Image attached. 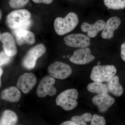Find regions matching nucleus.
<instances>
[{
	"label": "nucleus",
	"instance_id": "f257e3e1",
	"mask_svg": "<svg viewBox=\"0 0 125 125\" xmlns=\"http://www.w3.org/2000/svg\"><path fill=\"white\" fill-rule=\"evenodd\" d=\"M78 23L77 14L74 12H70L64 18H56L54 22V29L57 34L62 36L73 30Z\"/></svg>",
	"mask_w": 125,
	"mask_h": 125
},
{
	"label": "nucleus",
	"instance_id": "f03ea898",
	"mask_svg": "<svg viewBox=\"0 0 125 125\" xmlns=\"http://www.w3.org/2000/svg\"><path fill=\"white\" fill-rule=\"evenodd\" d=\"M78 91L75 89L66 90L57 97L56 104L65 111H71L78 105Z\"/></svg>",
	"mask_w": 125,
	"mask_h": 125
},
{
	"label": "nucleus",
	"instance_id": "7ed1b4c3",
	"mask_svg": "<svg viewBox=\"0 0 125 125\" xmlns=\"http://www.w3.org/2000/svg\"><path fill=\"white\" fill-rule=\"evenodd\" d=\"M116 73V68L113 65H98L92 69L90 79L94 82L108 83Z\"/></svg>",
	"mask_w": 125,
	"mask_h": 125
},
{
	"label": "nucleus",
	"instance_id": "20e7f679",
	"mask_svg": "<svg viewBox=\"0 0 125 125\" xmlns=\"http://www.w3.org/2000/svg\"><path fill=\"white\" fill-rule=\"evenodd\" d=\"M46 47L42 44H39L32 48L24 57L21 64L25 69L31 70L36 66L37 60L46 52Z\"/></svg>",
	"mask_w": 125,
	"mask_h": 125
},
{
	"label": "nucleus",
	"instance_id": "39448f33",
	"mask_svg": "<svg viewBox=\"0 0 125 125\" xmlns=\"http://www.w3.org/2000/svg\"><path fill=\"white\" fill-rule=\"evenodd\" d=\"M31 14L26 10H20L11 11L7 15L6 23L12 30L18 28L30 20Z\"/></svg>",
	"mask_w": 125,
	"mask_h": 125
},
{
	"label": "nucleus",
	"instance_id": "423d86ee",
	"mask_svg": "<svg viewBox=\"0 0 125 125\" xmlns=\"http://www.w3.org/2000/svg\"><path fill=\"white\" fill-rule=\"evenodd\" d=\"M55 80L51 76H45L41 80L37 89L36 94L40 98H43L47 95L54 96L56 93L57 90L54 87Z\"/></svg>",
	"mask_w": 125,
	"mask_h": 125
},
{
	"label": "nucleus",
	"instance_id": "0eeeda50",
	"mask_svg": "<svg viewBox=\"0 0 125 125\" xmlns=\"http://www.w3.org/2000/svg\"><path fill=\"white\" fill-rule=\"evenodd\" d=\"M48 71L50 76L54 78L64 80L71 74L72 70L69 65L60 62H56L49 66Z\"/></svg>",
	"mask_w": 125,
	"mask_h": 125
},
{
	"label": "nucleus",
	"instance_id": "6e6552de",
	"mask_svg": "<svg viewBox=\"0 0 125 125\" xmlns=\"http://www.w3.org/2000/svg\"><path fill=\"white\" fill-rule=\"evenodd\" d=\"M95 59L91 53V51L88 47L77 49L69 58L71 62L78 65H84L89 63Z\"/></svg>",
	"mask_w": 125,
	"mask_h": 125
},
{
	"label": "nucleus",
	"instance_id": "1a4fd4ad",
	"mask_svg": "<svg viewBox=\"0 0 125 125\" xmlns=\"http://www.w3.org/2000/svg\"><path fill=\"white\" fill-rule=\"evenodd\" d=\"M64 40L66 45L72 47H87L90 44L89 37L83 34H70L65 37Z\"/></svg>",
	"mask_w": 125,
	"mask_h": 125
},
{
	"label": "nucleus",
	"instance_id": "9d476101",
	"mask_svg": "<svg viewBox=\"0 0 125 125\" xmlns=\"http://www.w3.org/2000/svg\"><path fill=\"white\" fill-rule=\"evenodd\" d=\"M37 82V78L33 73H25L18 79L16 86L23 93L27 94L33 88Z\"/></svg>",
	"mask_w": 125,
	"mask_h": 125
},
{
	"label": "nucleus",
	"instance_id": "9b49d317",
	"mask_svg": "<svg viewBox=\"0 0 125 125\" xmlns=\"http://www.w3.org/2000/svg\"><path fill=\"white\" fill-rule=\"evenodd\" d=\"M92 102L97 106L99 111L103 113L106 112L114 104L115 99L108 94H103L94 97Z\"/></svg>",
	"mask_w": 125,
	"mask_h": 125
},
{
	"label": "nucleus",
	"instance_id": "f8f14e48",
	"mask_svg": "<svg viewBox=\"0 0 125 125\" xmlns=\"http://www.w3.org/2000/svg\"><path fill=\"white\" fill-rule=\"evenodd\" d=\"M0 40L4 51L7 55L12 57L16 55L17 49L15 41L10 33L5 32L1 34Z\"/></svg>",
	"mask_w": 125,
	"mask_h": 125
},
{
	"label": "nucleus",
	"instance_id": "ddd939ff",
	"mask_svg": "<svg viewBox=\"0 0 125 125\" xmlns=\"http://www.w3.org/2000/svg\"><path fill=\"white\" fill-rule=\"evenodd\" d=\"M121 23L120 19L117 16L112 17L105 23L101 36L104 39H110L113 37L114 31L118 29Z\"/></svg>",
	"mask_w": 125,
	"mask_h": 125
},
{
	"label": "nucleus",
	"instance_id": "4468645a",
	"mask_svg": "<svg viewBox=\"0 0 125 125\" xmlns=\"http://www.w3.org/2000/svg\"><path fill=\"white\" fill-rule=\"evenodd\" d=\"M105 22L103 20H99L93 24L87 22L83 23L81 26V29L83 32H87L89 37L94 38L99 31L103 30Z\"/></svg>",
	"mask_w": 125,
	"mask_h": 125
},
{
	"label": "nucleus",
	"instance_id": "2eb2a0df",
	"mask_svg": "<svg viewBox=\"0 0 125 125\" xmlns=\"http://www.w3.org/2000/svg\"><path fill=\"white\" fill-rule=\"evenodd\" d=\"M21 94L17 87H11L6 89L1 93V98L2 100L12 103H17L21 98Z\"/></svg>",
	"mask_w": 125,
	"mask_h": 125
},
{
	"label": "nucleus",
	"instance_id": "dca6fc26",
	"mask_svg": "<svg viewBox=\"0 0 125 125\" xmlns=\"http://www.w3.org/2000/svg\"><path fill=\"white\" fill-rule=\"evenodd\" d=\"M17 44L21 46L24 44H33L35 42V36L32 32L28 30H20L14 33Z\"/></svg>",
	"mask_w": 125,
	"mask_h": 125
},
{
	"label": "nucleus",
	"instance_id": "f3484780",
	"mask_svg": "<svg viewBox=\"0 0 125 125\" xmlns=\"http://www.w3.org/2000/svg\"><path fill=\"white\" fill-rule=\"evenodd\" d=\"M119 78L117 75H115L108 82L107 85L109 92L117 97H120L123 93L122 86L119 82Z\"/></svg>",
	"mask_w": 125,
	"mask_h": 125
},
{
	"label": "nucleus",
	"instance_id": "a211bd4d",
	"mask_svg": "<svg viewBox=\"0 0 125 125\" xmlns=\"http://www.w3.org/2000/svg\"><path fill=\"white\" fill-rule=\"evenodd\" d=\"M18 117L15 113L10 110H5L1 117L0 125H15L18 122Z\"/></svg>",
	"mask_w": 125,
	"mask_h": 125
},
{
	"label": "nucleus",
	"instance_id": "6ab92c4d",
	"mask_svg": "<svg viewBox=\"0 0 125 125\" xmlns=\"http://www.w3.org/2000/svg\"><path fill=\"white\" fill-rule=\"evenodd\" d=\"M87 89L90 93L97 94H108L109 92L107 84L101 82L90 83L87 86Z\"/></svg>",
	"mask_w": 125,
	"mask_h": 125
},
{
	"label": "nucleus",
	"instance_id": "aec40b11",
	"mask_svg": "<svg viewBox=\"0 0 125 125\" xmlns=\"http://www.w3.org/2000/svg\"><path fill=\"white\" fill-rule=\"evenodd\" d=\"M105 5L109 9L119 10L125 8V0H104Z\"/></svg>",
	"mask_w": 125,
	"mask_h": 125
},
{
	"label": "nucleus",
	"instance_id": "412c9836",
	"mask_svg": "<svg viewBox=\"0 0 125 125\" xmlns=\"http://www.w3.org/2000/svg\"><path fill=\"white\" fill-rule=\"evenodd\" d=\"M92 114L86 113L81 116L72 117L71 121L74 122L76 125H86L87 122L92 120Z\"/></svg>",
	"mask_w": 125,
	"mask_h": 125
},
{
	"label": "nucleus",
	"instance_id": "4be33fe9",
	"mask_svg": "<svg viewBox=\"0 0 125 125\" xmlns=\"http://www.w3.org/2000/svg\"><path fill=\"white\" fill-rule=\"evenodd\" d=\"M29 1V0H10L9 5L14 9H19L24 7Z\"/></svg>",
	"mask_w": 125,
	"mask_h": 125
},
{
	"label": "nucleus",
	"instance_id": "5701e85b",
	"mask_svg": "<svg viewBox=\"0 0 125 125\" xmlns=\"http://www.w3.org/2000/svg\"><path fill=\"white\" fill-rule=\"evenodd\" d=\"M106 121L104 117L100 116L97 114H94L92 116L91 125H106Z\"/></svg>",
	"mask_w": 125,
	"mask_h": 125
},
{
	"label": "nucleus",
	"instance_id": "b1692460",
	"mask_svg": "<svg viewBox=\"0 0 125 125\" xmlns=\"http://www.w3.org/2000/svg\"><path fill=\"white\" fill-rule=\"evenodd\" d=\"M11 60V57L7 55L4 51L0 53V66L9 64Z\"/></svg>",
	"mask_w": 125,
	"mask_h": 125
},
{
	"label": "nucleus",
	"instance_id": "393cba45",
	"mask_svg": "<svg viewBox=\"0 0 125 125\" xmlns=\"http://www.w3.org/2000/svg\"><path fill=\"white\" fill-rule=\"evenodd\" d=\"M32 25V21L30 20L28 21H27L26 23L23 24L22 25L19 27L18 28L15 29H13V33H15L16 32L20 30H28V29L31 27Z\"/></svg>",
	"mask_w": 125,
	"mask_h": 125
},
{
	"label": "nucleus",
	"instance_id": "a878e982",
	"mask_svg": "<svg viewBox=\"0 0 125 125\" xmlns=\"http://www.w3.org/2000/svg\"><path fill=\"white\" fill-rule=\"evenodd\" d=\"M121 54L122 58L125 62V42L121 46Z\"/></svg>",
	"mask_w": 125,
	"mask_h": 125
},
{
	"label": "nucleus",
	"instance_id": "bb28decb",
	"mask_svg": "<svg viewBox=\"0 0 125 125\" xmlns=\"http://www.w3.org/2000/svg\"><path fill=\"white\" fill-rule=\"evenodd\" d=\"M34 2L37 3H44L49 4L52 2L53 0H32Z\"/></svg>",
	"mask_w": 125,
	"mask_h": 125
},
{
	"label": "nucleus",
	"instance_id": "cd10ccee",
	"mask_svg": "<svg viewBox=\"0 0 125 125\" xmlns=\"http://www.w3.org/2000/svg\"><path fill=\"white\" fill-rule=\"evenodd\" d=\"M61 125H76L74 122L72 121H66L62 123Z\"/></svg>",
	"mask_w": 125,
	"mask_h": 125
},
{
	"label": "nucleus",
	"instance_id": "c85d7f7f",
	"mask_svg": "<svg viewBox=\"0 0 125 125\" xmlns=\"http://www.w3.org/2000/svg\"><path fill=\"white\" fill-rule=\"evenodd\" d=\"M2 73H3V71L1 68L0 69V77H1V75H2Z\"/></svg>",
	"mask_w": 125,
	"mask_h": 125
},
{
	"label": "nucleus",
	"instance_id": "c756f323",
	"mask_svg": "<svg viewBox=\"0 0 125 125\" xmlns=\"http://www.w3.org/2000/svg\"><path fill=\"white\" fill-rule=\"evenodd\" d=\"M100 62H98V65H100Z\"/></svg>",
	"mask_w": 125,
	"mask_h": 125
}]
</instances>
